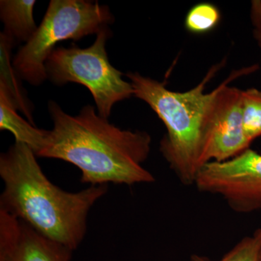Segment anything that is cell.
I'll list each match as a JSON object with an SVG mask.
<instances>
[{
    "label": "cell",
    "instance_id": "1",
    "mask_svg": "<svg viewBox=\"0 0 261 261\" xmlns=\"http://www.w3.org/2000/svg\"><path fill=\"white\" fill-rule=\"evenodd\" d=\"M53 127L37 157L61 160L82 171L81 181L91 186L152 183L154 177L143 163L151 149V137L142 130L118 128L84 106L77 116L49 101Z\"/></svg>",
    "mask_w": 261,
    "mask_h": 261
},
{
    "label": "cell",
    "instance_id": "2",
    "mask_svg": "<svg viewBox=\"0 0 261 261\" xmlns=\"http://www.w3.org/2000/svg\"><path fill=\"white\" fill-rule=\"evenodd\" d=\"M0 210L73 251L85 237L89 211L108 192V185L62 190L48 179L32 149L18 142L0 156Z\"/></svg>",
    "mask_w": 261,
    "mask_h": 261
},
{
    "label": "cell",
    "instance_id": "3",
    "mask_svg": "<svg viewBox=\"0 0 261 261\" xmlns=\"http://www.w3.org/2000/svg\"><path fill=\"white\" fill-rule=\"evenodd\" d=\"M224 64L211 67L200 84L184 92L170 90L137 72L126 74L134 96L147 103L164 123L166 134L160 149L184 185H194L201 168L202 142L216 95V89L208 93L205 89Z\"/></svg>",
    "mask_w": 261,
    "mask_h": 261
},
{
    "label": "cell",
    "instance_id": "4",
    "mask_svg": "<svg viewBox=\"0 0 261 261\" xmlns=\"http://www.w3.org/2000/svg\"><path fill=\"white\" fill-rule=\"evenodd\" d=\"M114 21L106 5L86 0H51L42 23L13 59L21 80L34 86L47 79L46 61L58 43L97 34Z\"/></svg>",
    "mask_w": 261,
    "mask_h": 261
},
{
    "label": "cell",
    "instance_id": "5",
    "mask_svg": "<svg viewBox=\"0 0 261 261\" xmlns=\"http://www.w3.org/2000/svg\"><path fill=\"white\" fill-rule=\"evenodd\" d=\"M111 34L107 27L98 33L90 47L56 48L45 63L47 79L56 85L73 82L87 87L98 114L105 118L111 116L117 102L134 96L132 84L108 59L106 46Z\"/></svg>",
    "mask_w": 261,
    "mask_h": 261
},
{
    "label": "cell",
    "instance_id": "6",
    "mask_svg": "<svg viewBox=\"0 0 261 261\" xmlns=\"http://www.w3.org/2000/svg\"><path fill=\"white\" fill-rule=\"evenodd\" d=\"M257 65L233 70L216 88L214 104L207 121L201 152V168L206 163L223 162L250 148L252 142L244 132L242 91L229 84L251 73Z\"/></svg>",
    "mask_w": 261,
    "mask_h": 261
},
{
    "label": "cell",
    "instance_id": "7",
    "mask_svg": "<svg viewBox=\"0 0 261 261\" xmlns=\"http://www.w3.org/2000/svg\"><path fill=\"white\" fill-rule=\"evenodd\" d=\"M194 185L199 191L221 196L238 214L260 210L261 154L248 148L228 161L206 163Z\"/></svg>",
    "mask_w": 261,
    "mask_h": 261
},
{
    "label": "cell",
    "instance_id": "8",
    "mask_svg": "<svg viewBox=\"0 0 261 261\" xmlns=\"http://www.w3.org/2000/svg\"><path fill=\"white\" fill-rule=\"evenodd\" d=\"M73 252L0 210V261H70Z\"/></svg>",
    "mask_w": 261,
    "mask_h": 261
},
{
    "label": "cell",
    "instance_id": "9",
    "mask_svg": "<svg viewBox=\"0 0 261 261\" xmlns=\"http://www.w3.org/2000/svg\"><path fill=\"white\" fill-rule=\"evenodd\" d=\"M15 44V41L9 36L4 32L0 34V91L4 92L17 111L23 113L28 121L35 126L31 103L11 61L12 49Z\"/></svg>",
    "mask_w": 261,
    "mask_h": 261
},
{
    "label": "cell",
    "instance_id": "10",
    "mask_svg": "<svg viewBox=\"0 0 261 261\" xmlns=\"http://www.w3.org/2000/svg\"><path fill=\"white\" fill-rule=\"evenodd\" d=\"M34 0H1L0 18L5 34L15 42L27 43L37 32L34 18Z\"/></svg>",
    "mask_w": 261,
    "mask_h": 261
},
{
    "label": "cell",
    "instance_id": "11",
    "mask_svg": "<svg viewBox=\"0 0 261 261\" xmlns=\"http://www.w3.org/2000/svg\"><path fill=\"white\" fill-rule=\"evenodd\" d=\"M0 129L8 130L14 135L15 142L24 144L32 149L36 156L42 149L47 130L40 129L23 119L17 113L4 92L0 91Z\"/></svg>",
    "mask_w": 261,
    "mask_h": 261
},
{
    "label": "cell",
    "instance_id": "12",
    "mask_svg": "<svg viewBox=\"0 0 261 261\" xmlns=\"http://www.w3.org/2000/svg\"><path fill=\"white\" fill-rule=\"evenodd\" d=\"M244 132L252 142L261 137V91L255 88L242 91Z\"/></svg>",
    "mask_w": 261,
    "mask_h": 261
},
{
    "label": "cell",
    "instance_id": "13",
    "mask_svg": "<svg viewBox=\"0 0 261 261\" xmlns=\"http://www.w3.org/2000/svg\"><path fill=\"white\" fill-rule=\"evenodd\" d=\"M221 13L217 7L209 3H201L192 7L185 18V27L193 34L211 32L219 24Z\"/></svg>",
    "mask_w": 261,
    "mask_h": 261
},
{
    "label": "cell",
    "instance_id": "14",
    "mask_svg": "<svg viewBox=\"0 0 261 261\" xmlns=\"http://www.w3.org/2000/svg\"><path fill=\"white\" fill-rule=\"evenodd\" d=\"M190 261H259V245L255 237H245L219 260L193 254Z\"/></svg>",
    "mask_w": 261,
    "mask_h": 261
},
{
    "label": "cell",
    "instance_id": "15",
    "mask_svg": "<svg viewBox=\"0 0 261 261\" xmlns=\"http://www.w3.org/2000/svg\"><path fill=\"white\" fill-rule=\"evenodd\" d=\"M252 17L255 25V37L261 47V2L252 3Z\"/></svg>",
    "mask_w": 261,
    "mask_h": 261
},
{
    "label": "cell",
    "instance_id": "16",
    "mask_svg": "<svg viewBox=\"0 0 261 261\" xmlns=\"http://www.w3.org/2000/svg\"><path fill=\"white\" fill-rule=\"evenodd\" d=\"M254 236L257 239L259 245V261H261V227L255 231Z\"/></svg>",
    "mask_w": 261,
    "mask_h": 261
}]
</instances>
